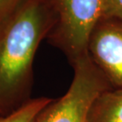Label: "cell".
I'll use <instances>...</instances> for the list:
<instances>
[{
  "label": "cell",
  "mask_w": 122,
  "mask_h": 122,
  "mask_svg": "<svg viewBox=\"0 0 122 122\" xmlns=\"http://www.w3.org/2000/svg\"><path fill=\"white\" fill-rule=\"evenodd\" d=\"M26 0H0V29Z\"/></svg>",
  "instance_id": "7"
},
{
  "label": "cell",
  "mask_w": 122,
  "mask_h": 122,
  "mask_svg": "<svg viewBox=\"0 0 122 122\" xmlns=\"http://www.w3.org/2000/svg\"><path fill=\"white\" fill-rule=\"evenodd\" d=\"M56 24L47 36L72 62L88 52L96 25L104 17L103 0H52Z\"/></svg>",
  "instance_id": "3"
},
{
  "label": "cell",
  "mask_w": 122,
  "mask_h": 122,
  "mask_svg": "<svg viewBox=\"0 0 122 122\" xmlns=\"http://www.w3.org/2000/svg\"><path fill=\"white\" fill-rule=\"evenodd\" d=\"M72 64L74 76L68 91L49 104L34 122H90L95 100L110 83L88 52Z\"/></svg>",
  "instance_id": "2"
},
{
  "label": "cell",
  "mask_w": 122,
  "mask_h": 122,
  "mask_svg": "<svg viewBox=\"0 0 122 122\" xmlns=\"http://www.w3.org/2000/svg\"><path fill=\"white\" fill-rule=\"evenodd\" d=\"M88 53L110 83L122 88V20H101L91 35Z\"/></svg>",
  "instance_id": "4"
},
{
  "label": "cell",
  "mask_w": 122,
  "mask_h": 122,
  "mask_svg": "<svg viewBox=\"0 0 122 122\" xmlns=\"http://www.w3.org/2000/svg\"><path fill=\"white\" fill-rule=\"evenodd\" d=\"M53 101L47 98L28 100L17 110L0 116V122H34L39 114Z\"/></svg>",
  "instance_id": "6"
},
{
  "label": "cell",
  "mask_w": 122,
  "mask_h": 122,
  "mask_svg": "<svg viewBox=\"0 0 122 122\" xmlns=\"http://www.w3.org/2000/svg\"><path fill=\"white\" fill-rule=\"evenodd\" d=\"M56 21L52 0H26L0 29V116L29 100L36 52Z\"/></svg>",
  "instance_id": "1"
},
{
  "label": "cell",
  "mask_w": 122,
  "mask_h": 122,
  "mask_svg": "<svg viewBox=\"0 0 122 122\" xmlns=\"http://www.w3.org/2000/svg\"><path fill=\"white\" fill-rule=\"evenodd\" d=\"M103 6L105 18L122 20V0H103Z\"/></svg>",
  "instance_id": "8"
},
{
  "label": "cell",
  "mask_w": 122,
  "mask_h": 122,
  "mask_svg": "<svg viewBox=\"0 0 122 122\" xmlns=\"http://www.w3.org/2000/svg\"><path fill=\"white\" fill-rule=\"evenodd\" d=\"M90 122H122V88L107 90L92 106Z\"/></svg>",
  "instance_id": "5"
}]
</instances>
